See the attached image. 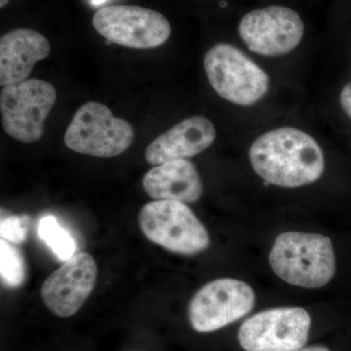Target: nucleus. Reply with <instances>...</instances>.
I'll list each match as a JSON object with an SVG mask.
<instances>
[{
	"label": "nucleus",
	"mask_w": 351,
	"mask_h": 351,
	"mask_svg": "<svg viewBox=\"0 0 351 351\" xmlns=\"http://www.w3.org/2000/svg\"><path fill=\"white\" fill-rule=\"evenodd\" d=\"M143 188L154 200L196 202L203 193L200 176L186 159L156 165L143 179Z\"/></svg>",
	"instance_id": "4468645a"
},
{
	"label": "nucleus",
	"mask_w": 351,
	"mask_h": 351,
	"mask_svg": "<svg viewBox=\"0 0 351 351\" xmlns=\"http://www.w3.org/2000/svg\"><path fill=\"white\" fill-rule=\"evenodd\" d=\"M0 276L7 287L17 289L27 279V265L17 247L6 240H0Z\"/></svg>",
	"instance_id": "dca6fc26"
},
{
	"label": "nucleus",
	"mask_w": 351,
	"mask_h": 351,
	"mask_svg": "<svg viewBox=\"0 0 351 351\" xmlns=\"http://www.w3.org/2000/svg\"><path fill=\"white\" fill-rule=\"evenodd\" d=\"M134 138L129 122L115 117L107 106L88 101L76 110L64 140L71 151L108 158L127 151Z\"/></svg>",
	"instance_id": "39448f33"
},
{
	"label": "nucleus",
	"mask_w": 351,
	"mask_h": 351,
	"mask_svg": "<svg viewBox=\"0 0 351 351\" xmlns=\"http://www.w3.org/2000/svg\"><path fill=\"white\" fill-rule=\"evenodd\" d=\"M29 219L27 215L2 218L0 223L1 239L10 243H24L29 233Z\"/></svg>",
	"instance_id": "f3484780"
},
{
	"label": "nucleus",
	"mask_w": 351,
	"mask_h": 351,
	"mask_svg": "<svg viewBox=\"0 0 351 351\" xmlns=\"http://www.w3.org/2000/svg\"><path fill=\"white\" fill-rule=\"evenodd\" d=\"M91 1L94 6H98L101 5V4H103L104 2L107 1V0H91Z\"/></svg>",
	"instance_id": "aec40b11"
},
{
	"label": "nucleus",
	"mask_w": 351,
	"mask_h": 351,
	"mask_svg": "<svg viewBox=\"0 0 351 351\" xmlns=\"http://www.w3.org/2000/svg\"><path fill=\"white\" fill-rule=\"evenodd\" d=\"M203 63L217 94L235 105H254L269 91V75L232 44H216L205 54Z\"/></svg>",
	"instance_id": "20e7f679"
},
{
	"label": "nucleus",
	"mask_w": 351,
	"mask_h": 351,
	"mask_svg": "<svg viewBox=\"0 0 351 351\" xmlns=\"http://www.w3.org/2000/svg\"><path fill=\"white\" fill-rule=\"evenodd\" d=\"M269 263L277 276L302 288L323 287L336 272L332 240L318 233H281L270 251Z\"/></svg>",
	"instance_id": "f03ea898"
},
{
	"label": "nucleus",
	"mask_w": 351,
	"mask_h": 351,
	"mask_svg": "<svg viewBox=\"0 0 351 351\" xmlns=\"http://www.w3.org/2000/svg\"><path fill=\"white\" fill-rule=\"evenodd\" d=\"M339 101L343 112L351 119V82L348 83L341 90Z\"/></svg>",
	"instance_id": "a211bd4d"
},
{
	"label": "nucleus",
	"mask_w": 351,
	"mask_h": 351,
	"mask_svg": "<svg viewBox=\"0 0 351 351\" xmlns=\"http://www.w3.org/2000/svg\"><path fill=\"white\" fill-rule=\"evenodd\" d=\"M94 29L110 43L134 49H152L170 38L169 21L162 14L140 6L117 5L99 9Z\"/></svg>",
	"instance_id": "1a4fd4ad"
},
{
	"label": "nucleus",
	"mask_w": 351,
	"mask_h": 351,
	"mask_svg": "<svg viewBox=\"0 0 351 351\" xmlns=\"http://www.w3.org/2000/svg\"><path fill=\"white\" fill-rule=\"evenodd\" d=\"M49 41L38 32L18 29L0 39V85L25 82L38 62L50 54Z\"/></svg>",
	"instance_id": "ddd939ff"
},
{
	"label": "nucleus",
	"mask_w": 351,
	"mask_h": 351,
	"mask_svg": "<svg viewBox=\"0 0 351 351\" xmlns=\"http://www.w3.org/2000/svg\"><path fill=\"white\" fill-rule=\"evenodd\" d=\"M56 99L55 87L36 78L4 87L0 94V112L7 135L25 144L38 142Z\"/></svg>",
	"instance_id": "423d86ee"
},
{
	"label": "nucleus",
	"mask_w": 351,
	"mask_h": 351,
	"mask_svg": "<svg viewBox=\"0 0 351 351\" xmlns=\"http://www.w3.org/2000/svg\"><path fill=\"white\" fill-rule=\"evenodd\" d=\"M138 221L149 241L173 253L193 256L209 248V232L184 202L152 201L141 209Z\"/></svg>",
	"instance_id": "7ed1b4c3"
},
{
	"label": "nucleus",
	"mask_w": 351,
	"mask_h": 351,
	"mask_svg": "<svg viewBox=\"0 0 351 351\" xmlns=\"http://www.w3.org/2000/svg\"><path fill=\"white\" fill-rule=\"evenodd\" d=\"M254 171L270 184L300 188L318 181L324 172V154L306 132L281 127L254 141L249 149Z\"/></svg>",
	"instance_id": "f257e3e1"
},
{
	"label": "nucleus",
	"mask_w": 351,
	"mask_h": 351,
	"mask_svg": "<svg viewBox=\"0 0 351 351\" xmlns=\"http://www.w3.org/2000/svg\"><path fill=\"white\" fill-rule=\"evenodd\" d=\"M284 351H331L326 346H308V348H302L299 350H284Z\"/></svg>",
	"instance_id": "6ab92c4d"
},
{
	"label": "nucleus",
	"mask_w": 351,
	"mask_h": 351,
	"mask_svg": "<svg viewBox=\"0 0 351 351\" xmlns=\"http://www.w3.org/2000/svg\"><path fill=\"white\" fill-rule=\"evenodd\" d=\"M98 269L90 254L76 253L46 278L41 298L46 307L58 317L75 315L93 292Z\"/></svg>",
	"instance_id": "9b49d317"
},
{
	"label": "nucleus",
	"mask_w": 351,
	"mask_h": 351,
	"mask_svg": "<svg viewBox=\"0 0 351 351\" xmlns=\"http://www.w3.org/2000/svg\"><path fill=\"white\" fill-rule=\"evenodd\" d=\"M304 25L299 14L288 7L269 6L247 13L239 34L248 49L265 57L287 54L299 45Z\"/></svg>",
	"instance_id": "9d476101"
},
{
	"label": "nucleus",
	"mask_w": 351,
	"mask_h": 351,
	"mask_svg": "<svg viewBox=\"0 0 351 351\" xmlns=\"http://www.w3.org/2000/svg\"><path fill=\"white\" fill-rule=\"evenodd\" d=\"M311 319L301 307L267 309L242 323L239 341L246 351H284L304 348Z\"/></svg>",
	"instance_id": "6e6552de"
},
{
	"label": "nucleus",
	"mask_w": 351,
	"mask_h": 351,
	"mask_svg": "<svg viewBox=\"0 0 351 351\" xmlns=\"http://www.w3.org/2000/svg\"><path fill=\"white\" fill-rule=\"evenodd\" d=\"M216 136L214 124L206 117H189L152 141L145 149V160L152 165H160L191 158L206 151Z\"/></svg>",
	"instance_id": "f8f14e48"
},
{
	"label": "nucleus",
	"mask_w": 351,
	"mask_h": 351,
	"mask_svg": "<svg viewBox=\"0 0 351 351\" xmlns=\"http://www.w3.org/2000/svg\"><path fill=\"white\" fill-rule=\"evenodd\" d=\"M255 302V293L248 284L237 279H217L205 284L191 298L189 324L198 332L218 331L251 313Z\"/></svg>",
	"instance_id": "0eeeda50"
},
{
	"label": "nucleus",
	"mask_w": 351,
	"mask_h": 351,
	"mask_svg": "<svg viewBox=\"0 0 351 351\" xmlns=\"http://www.w3.org/2000/svg\"><path fill=\"white\" fill-rule=\"evenodd\" d=\"M9 0H0V7L1 8H3V7H5L7 4H8Z\"/></svg>",
	"instance_id": "412c9836"
},
{
	"label": "nucleus",
	"mask_w": 351,
	"mask_h": 351,
	"mask_svg": "<svg viewBox=\"0 0 351 351\" xmlns=\"http://www.w3.org/2000/svg\"><path fill=\"white\" fill-rule=\"evenodd\" d=\"M38 234L60 260L68 261L75 255V239L58 223L54 216H45L40 219Z\"/></svg>",
	"instance_id": "2eb2a0df"
}]
</instances>
